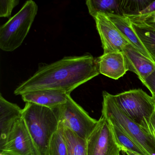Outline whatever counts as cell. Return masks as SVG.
<instances>
[{
  "label": "cell",
  "mask_w": 155,
  "mask_h": 155,
  "mask_svg": "<svg viewBox=\"0 0 155 155\" xmlns=\"http://www.w3.org/2000/svg\"><path fill=\"white\" fill-rule=\"evenodd\" d=\"M0 155H12L11 154H8L7 152H4V151H1Z\"/></svg>",
  "instance_id": "obj_28"
},
{
  "label": "cell",
  "mask_w": 155,
  "mask_h": 155,
  "mask_svg": "<svg viewBox=\"0 0 155 155\" xmlns=\"http://www.w3.org/2000/svg\"><path fill=\"white\" fill-rule=\"evenodd\" d=\"M102 97L101 116L110 123L120 128L149 155L155 154V139L152 136L124 113L117 104L114 95L103 91Z\"/></svg>",
  "instance_id": "obj_3"
},
{
  "label": "cell",
  "mask_w": 155,
  "mask_h": 155,
  "mask_svg": "<svg viewBox=\"0 0 155 155\" xmlns=\"http://www.w3.org/2000/svg\"><path fill=\"white\" fill-rule=\"evenodd\" d=\"M110 125L116 141L121 151H128L138 155H149L139 144L120 128L111 123Z\"/></svg>",
  "instance_id": "obj_16"
},
{
  "label": "cell",
  "mask_w": 155,
  "mask_h": 155,
  "mask_svg": "<svg viewBox=\"0 0 155 155\" xmlns=\"http://www.w3.org/2000/svg\"><path fill=\"white\" fill-rule=\"evenodd\" d=\"M54 109L58 114L59 121L63 127L86 140L97 123L98 120L91 117L71 98L70 94H68L66 103Z\"/></svg>",
  "instance_id": "obj_6"
},
{
  "label": "cell",
  "mask_w": 155,
  "mask_h": 155,
  "mask_svg": "<svg viewBox=\"0 0 155 155\" xmlns=\"http://www.w3.org/2000/svg\"><path fill=\"white\" fill-rule=\"evenodd\" d=\"M141 127L145 128L146 130L155 139V130L150 126L149 121H146L145 123H143Z\"/></svg>",
  "instance_id": "obj_24"
},
{
  "label": "cell",
  "mask_w": 155,
  "mask_h": 155,
  "mask_svg": "<svg viewBox=\"0 0 155 155\" xmlns=\"http://www.w3.org/2000/svg\"><path fill=\"white\" fill-rule=\"evenodd\" d=\"M124 16L137 15L146 8L151 0H120Z\"/></svg>",
  "instance_id": "obj_20"
},
{
  "label": "cell",
  "mask_w": 155,
  "mask_h": 155,
  "mask_svg": "<svg viewBox=\"0 0 155 155\" xmlns=\"http://www.w3.org/2000/svg\"><path fill=\"white\" fill-rule=\"evenodd\" d=\"M124 152L127 154V155H138L128 151H124Z\"/></svg>",
  "instance_id": "obj_27"
},
{
  "label": "cell",
  "mask_w": 155,
  "mask_h": 155,
  "mask_svg": "<svg viewBox=\"0 0 155 155\" xmlns=\"http://www.w3.org/2000/svg\"><path fill=\"white\" fill-rule=\"evenodd\" d=\"M149 123L153 129L155 130V110L150 119Z\"/></svg>",
  "instance_id": "obj_25"
},
{
  "label": "cell",
  "mask_w": 155,
  "mask_h": 155,
  "mask_svg": "<svg viewBox=\"0 0 155 155\" xmlns=\"http://www.w3.org/2000/svg\"><path fill=\"white\" fill-rule=\"evenodd\" d=\"M22 118L40 155H48L50 142L59 124L55 109L26 103Z\"/></svg>",
  "instance_id": "obj_2"
},
{
  "label": "cell",
  "mask_w": 155,
  "mask_h": 155,
  "mask_svg": "<svg viewBox=\"0 0 155 155\" xmlns=\"http://www.w3.org/2000/svg\"><path fill=\"white\" fill-rule=\"evenodd\" d=\"M94 19L101 40L103 54L122 51L125 46L130 44L106 14L98 13Z\"/></svg>",
  "instance_id": "obj_9"
},
{
  "label": "cell",
  "mask_w": 155,
  "mask_h": 155,
  "mask_svg": "<svg viewBox=\"0 0 155 155\" xmlns=\"http://www.w3.org/2000/svg\"><path fill=\"white\" fill-rule=\"evenodd\" d=\"M48 155H68V148L64 138V127L60 122L58 130L50 142Z\"/></svg>",
  "instance_id": "obj_19"
},
{
  "label": "cell",
  "mask_w": 155,
  "mask_h": 155,
  "mask_svg": "<svg viewBox=\"0 0 155 155\" xmlns=\"http://www.w3.org/2000/svg\"><path fill=\"white\" fill-rule=\"evenodd\" d=\"M68 94L58 91L44 90L27 92L21 95L26 103H30L51 109L66 103Z\"/></svg>",
  "instance_id": "obj_13"
},
{
  "label": "cell",
  "mask_w": 155,
  "mask_h": 155,
  "mask_svg": "<svg viewBox=\"0 0 155 155\" xmlns=\"http://www.w3.org/2000/svg\"><path fill=\"white\" fill-rule=\"evenodd\" d=\"M122 52L128 71L135 73L143 84L155 71V62L145 57L130 44L125 46Z\"/></svg>",
  "instance_id": "obj_10"
},
{
  "label": "cell",
  "mask_w": 155,
  "mask_h": 155,
  "mask_svg": "<svg viewBox=\"0 0 155 155\" xmlns=\"http://www.w3.org/2000/svg\"><path fill=\"white\" fill-rule=\"evenodd\" d=\"M130 23L133 31L155 62V30L144 24Z\"/></svg>",
  "instance_id": "obj_17"
},
{
  "label": "cell",
  "mask_w": 155,
  "mask_h": 155,
  "mask_svg": "<svg viewBox=\"0 0 155 155\" xmlns=\"http://www.w3.org/2000/svg\"><path fill=\"white\" fill-rule=\"evenodd\" d=\"M152 97H153L154 98V99H155V96H152Z\"/></svg>",
  "instance_id": "obj_29"
},
{
  "label": "cell",
  "mask_w": 155,
  "mask_h": 155,
  "mask_svg": "<svg viewBox=\"0 0 155 155\" xmlns=\"http://www.w3.org/2000/svg\"><path fill=\"white\" fill-rule=\"evenodd\" d=\"M87 155H120V147L110 123L101 116L86 140Z\"/></svg>",
  "instance_id": "obj_7"
},
{
  "label": "cell",
  "mask_w": 155,
  "mask_h": 155,
  "mask_svg": "<svg viewBox=\"0 0 155 155\" xmlns=\"http://www.w3.org/2000/svg\"><path fill=\"white\" fill-rule=\"evenodd\" d=\"M154 15H155V1H153L145 9L137 15L125 16L132 23L139 24L147 21Z\"/></svg>",
  "instance_id": "obj_21"
},
{
  "label": "cell",
  "mask_w": 155,
  "mask_h": 155,
  "mask_svg": "<svg viewBox=\"0 0 155 155\" xmlns=\"http://www.w3.org/2000/svg\"><path fill=\"white\" fill-rule=\"evenodd\" d=\"M100 74L97 59L90 54L70 56L39 68L33 76L14 91L21 95L36 91L50 90L68 94Z\"/></svg>",
  "instance_id": "obj_1"
},
{
  "label": "cell",
  "mask_w": 155,
  "mask_h": 155,
  "mask_svg": "<svg viewBox=\"0 0 155 155\" xmlns=\"http://www.w3.org/2000/svg\"><path fill=\"white\" fill-rule=\"evenodd\" d=\"M0 150L12 155H40L22 117L15 122Z\"/></svg>",
  "instance_id": "obj_8"
},
{
  "label": "cell",
  "mask_w": 155,
  "mask_h": 155,
  "mask_svg": "<svg viewBox=\"0 0 155 155\" xmlns=\"http://www.w3.org/2000/svg\"><path fill=\"white\" fill-rule=\"evenodd\" d=\"M97 60L100 73L110 78L118 80L128 71L122 51L103 54Z\"/></svg>",
  "instance_id": "obj_12"
},
{
  "label": "cell",
  "mask_w": 155,
  "mask_h": 155,
  "mask_svg": "<svg viewBox=\"0 0 155 155\" xmlns=\"http://www.w3.org/2000/svg\"><path fill=\"white\" fill-rule=\"evenodd\" d=\"M64 138L68 155H87L86 140L64 127Z\"/></svg>",
  "instance_id": "obj_18"
},
{
  "label": "cell",
  "mask_w": 155,
  "mask_h": 155,
  "mask_svg": "<svg viewBox=\"0 0 155 155\" xmlns=\"http://www.w3.org/2000/svg\"><path fill=\"white\" fill-rule=\"evenodd\" d=\"M143 84L148 89L152 96H155V71L145 80Z\"/></svg>",
  "instance_id": "obj_23"
},
{
  "label": "cell",
  "mask_w": 155,
  "mask_h": 155,
  "mask_svg": "<svg viewBox=\"0 0 155 155\" xmlns=\"http://www.w3.org/2000/svg\"><path fill=\"white\" fill-rule=\"evenodd\" d=\"M131 46L145 57L154 61L152 57L131 28L130 21L123 15L106 14Z\"/></svg>",
  "instance_id": "obj_14"
},
{
  "label": "cell",
  "mask_w": 155,
  "mask_h": 155,
  "mask_svg": "<svg viewBox=\"0 0 155 155\" xmlns=\"http://www.w3.org/2000/svg\"><path fill=\"white\" fill-rule=\"evenodd\" d=\"M19 3L18 0H1L0 1V17L7 18L11 15L13 9Z\"/></svg>",
  "instance_id": "obj_22"
},
{
  "label": "cell",
  "mask_w": 155,
  "mask_h": 155,
  "mask_svg": "<svg viewBox=\"0 0 155 155\" xmlns=\"http://www.w3.org/2000/svg\"></svg>",
  "instance_id": "obj_30"
},
{
  "label": "cell",
  "mask_w": 155,
  "mask_h": 155,
  "mask_svg": "<svg viewBox=\"0 0 155 155\" xmlns=\"http://www.w3.org/2000/svg\"><path fill=\"white\" fill-rule=\"evenodd\" d=\"M117 104L124 113L140 126L155 110V101L141 89H135L114 95Z\"/></svg>",
  "instance_id": "obj_5"
},
{
  "label": "cell",
  "mask_w": 155,
  "mask_h": 155,
  "mask_svg": "<svg viewBox=\"0 0 155 155\" xmlns=\"http://www.w3.org/2000/svg\"><path fill=\"white\" fill-rule=\"evenodd\" d=\"M22 109L8 101L0 94V148L7 141L8 136L17 120L22 117Z\"/></svg>",
  "instance_id": "obj_11"
},
{
  "label": "cell",
  "mask_w": 155,
  "mask_h": 155,
  "mask_svg": "<svg viewBox=\"0 0 155 155\" xmlns=\"http://www.w3.org/2000/svg\"><path fill=\"white\" fill-rule=\"evenodd\" d=\"M38 6L32 0L28 1L20 10L0 28V48L14 51L21 46L37 16Z\"/></svg>",
  "instance_id": "obj_4"
},
{
  "label": "cell",
  "mask_w": 155,
  "mask_h": 155,
  "mask_svg": "<svg viewBox=\"0 0 155 155\" xmlns=\"http://www.w3.org/2000/svg\"><path fill=\"white\" fill-rule=\"evenodd\" d=\"M140 24H144L153 29L155 30V23L153 22H145V23H140Z\"/></svg>",
  "instance_id": "obj_26"
},
{
  "label": "cell",
  "mask_w": 155,
  "mask_h": 155,
  "mask_svg": "<svg viewBox=\"0 0 155 155\" xmlns=\"http://www.w3.org/2000/svg\"><path fill=\"white\" fill-rule=\"evenodd\" d=\"M86 4L93 18L98 13L123 15L120 0H87Z\"/></svg>",
  "instance_id": "obj_15"
}]
</instances>
